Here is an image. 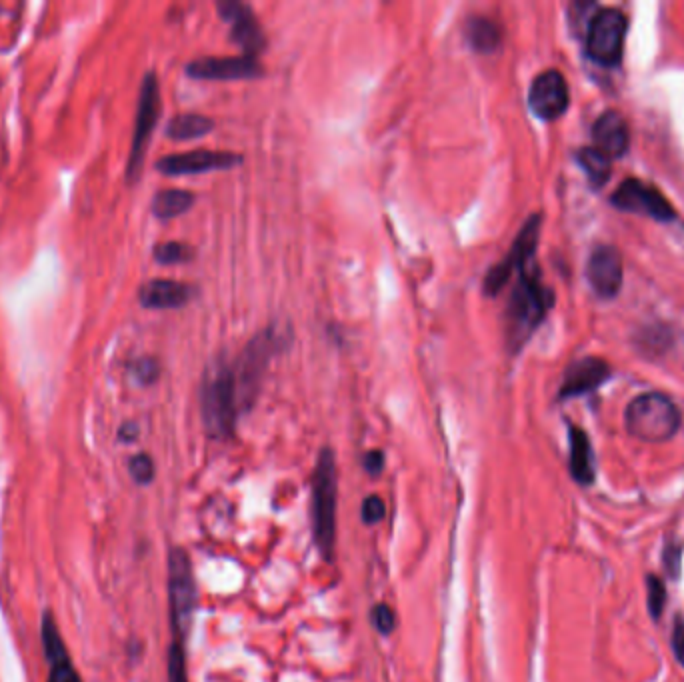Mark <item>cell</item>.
<instances>
[{
    "instance_id": "83f0119b",
    "label": "cell",
    "mask_w": 684,
    "mask_h": 682,
    "mask_svg": "<svg viewBox=\"0 0 684 682\" xmlns=\"http://www.w3.org/2000/svg\"><path fill=\"white\" fill-rule=\"evenodd\" d=\"M370 618H372V626L382 634L388 636L394 632L396 628V616L394 610L386 604V602H378L372 606L370 610Z\"/></svg>"
},
{
    "instance_id": "d4e9b609",
    "label": "cell",
    "mask_w": 684,
    "mask_h": 682,
    "mask_svg": "<svg viewBox=\"0 0 684 682\" xmlns=\"http://www.w3.org/2000/svg\"><path fill=\"white\" fill-rule=\"evenodd\" d=\"M194 256V248L184 242H162L154 246V258L160 264H180L188 262Z\"/></svg>"
},
{
    "instance_id": "ac0fdd59",
    "label": "cell",
    "mask_w": 684,
    "mask_h": 682,
    "mask_svg": "<svg viewBox=\"0 0 684 682\" xmlns=\"http://www.w3.org/2000/svg\"><path fill=\"white\" fill-rule=\"evenodd\" d=\"M194 296L192 286L176 282V280H166V278H154L148 280L140 286L138 290V300L144 308H180L190 302Z\"/></svg>"
},
{
    "instance_id": "cb8c5ba5",
    "label": "cell",
    "mask_w": 684,
    "mask_h": 682,
    "mask_svg": "<svg viewBox=\"0 0 684 682\" xmlns=\"http://www.w3.org/2000/svg\"><path fill=\"white\" fill-rule=\"evenodd\" d=\"M166 676H168V682H188L184 640L172 638L168 646V654H166Z\"/></svg>"
},
{
    "instance_id": "d6986e66",
    "label": "cell",
    "mask_w": 684,
    "mask_h": 682,
    "mask_svg": "<svg viewBox=\"0 0 684 682\" xmlns=\"http://www.w3.org/2000/svg\"><path fill=\"white\" fill-rule=\"evenodd\" d=\"M568 446H570L568 466H570L572 478L580 486H590L594 482V452H592V444L586 432L578 426H570Z\"/></svg>"
},
{
    "instance_id": "f546056e",
    "label": "cell",
    "mask_w": 684,
    "mask_h": 682,
    "mask_svg": "<svg viewBox=\"0 0 684 682\" xmlns=\"http://www.w3.org/2000/svg\"><path fill=\"white\" fill-rule=\"evenodd\" d=\"M386 516V504L378 494H370L362 500L360 518L364 524H376Z\"/></svg>"
},
{
    "instance_id": "44dd1931",
    "label": "cell",
    "mask_w": 684,
    "mask_h": 682,
    "mask_svg": "<svg viewBox=\"0 0 684 682\" xmlns=\"http://www.w3.org/2000/svg\"><path fill=\"white\" fill-rule=\"evenodd\" d=\"M214 128V120L198 114V112H184V114H176L174 118H170L168 126H166V134L174 140H194L200 136H206L208 132H212Z\"/></svg>"
},
{
    "instance_id": "3957f363",
    "label": "cell",
    "mask_w": 684,
    "mask_h": 682,
    "mask_svg": "<svg viewBox=\"0 0 684 682\" xmlns=\"http://www.w3.org/2000/svg\"><path fill=\"white\" fill-rule=\"evenodd\" d=\"M240 412L234 370L228 364L216 362L200 388V416L208 436L216 440L232 436Z\"/></svg>"
},
{
    "instance_id": "6da1fadb",
    "label": "cell",
    "mask_w": 684,
    "mask_h": 682,
    "mask_svg": "<svg viewBox=\"0 0 684 682\" xmlns=\"http://www.w3.org/2000/svg\"><path fill=\"white\" fill-rule=\"evenodd\" d=\"M552 306V292L542 284L534 262L518 272L508 306L504 312V332L510 352H518L544 320L546 310Z\"/></svg>"
},
{
    "instance_id": "8fae6325",
    "label": "cell",
    "mask_w": 684,
    "mask_h": 682,
    "mask_svg": "<svg viewBox=\"0 0 684 682\" xmlns=\"http://www.w3.org/2000/svg\"><path fill=\"white\" fill-rule=\"evenodd\" d=\"M568 84L558 70L540 72L528 90V106L540 120H556L568 108Z\"/></svg>"
},
{
    "instance_id": "484cf974",
    "label": "cell",
    "mask_w": 684,
    "mask_h": 682,
    "mask_svg": "<svg viewBox=\"0 0 684 682\" xmlns=\"http://www.w3.org/2000/svg\"><path fill=\"white\" fill-rule=\"evenodd\" d=\"M128 472L132 476V480L140 486H146L154 480L156 468H154V460L150 454L146 452H138L128 460Z\"/></svg>"
},
{
    "instance_id": "30bf717a",
    "label": "cell",
    "mask_w": 684,
    "mask_h": 682,
    "mask_svg": "<svg viewBox=\"0 0 684 682\" xmlns=\"http://www.w3.org/2000/svg\"><path fill=\"white\" fill-rule=\"evenodd\" d=\"M242 164V156L228 150H188L180 154L164 156L156 162V168L168 176H180V174H200L210 170H228Z\"/></svg>"
},
{
    "instance_id": "f1b7e54d",
    "label": "cell",
    "mask_w": 684,
    "mask_h": 682,
    "mask_svg": "<svg viewBox=\"0 0 684 682\" xmlns=\"http://www.w3.org/2000/svg\"><path fill=\"white\" fill-rule=\"evenodd\" d=\"M134 378L140 382V384H152L158 374H160V366L156 362V358L152 356H142V358H136L130 366Z\"/></svg>"
},
{
    "instance_id": "ffe728a7",
    "label": "cell",
    "mask_w": 684,
    "mask_h": 682,
    "mask_svg": "<svg viewBox=\"0 0 684 682\" xmlns=\"http://www.w3.org/2000/svg\"><path fill=\"white\" fill-rule=\"evenodd\" d=\"M464 38L474 52L490 54L498 50L502 42V30L496 20L482 14H474L468 16L464 22Z\"/></svg>"
},
{
    "instance_id": "4fadbf2b",
    "label": "cell",
    "mask_w": 684,
    "mask_h": 682,
    "mask_svg": "<svg viewBox=\"0 0 684 682\" xmlns=\"http://www.w3.org/2000/svg\"><path fill=\"white\" fill-rule=\"evenodd\" d=\"M216 6L220 16L230 24L232 40L244 50V56L256 58L264 50L266 40L252 8L238 0H220Z\"/></svg>"
},
{
    "instance_id": "7a4b0ae2",
    "label": "cell",
    "mask_w": 684,
    "mask_h": 682,
    "mask_svg": "<svg viewBox=\"0 0 684 682\" xmlns=\"http://www.w3.org/2000/svg\"><path fill=\"white\" fill-rule=\"evenodd\" d=\"M336 508L338 472L332 448L324 446L318 454L310 478V526L312 540L326 562L334 560L336 550Z\"/></svg>"
},
{
    "instance_id": "d6a6232c",
    "label": "cell",
    "mask_w": 684,
    "mask_h": 682,
    "mask_svg": "<svg viewBox=\"0 0 684 682\" xmlns=\"http://www.w3.org/2000/svg\"><path fill=\"white\" fill-rule=\"evenodd\" d=\"M384 462H386V458H384L382 450H368L362 458V466L368 474H380L384 468Z\"/></svg>"
},
{
    "instance_id": "9a60e30c",
    "label": "cell",
    "mask_w": 684,
    "mask_h": 682,
    "mask_svg": "<svg viewBox=\"0 0 684 682\" xmlns=\"http://www.w3.org/2000/svg\"><path fill=\"white\" fill-rule=\"evenodd\" d=\"M586 276L600 298H612L622 286V256L614 246H596L588 258Z\"/></svg>"
},
{
    "instance_id": "ba28073f",
    "label": "cell",
    "mask_w": 684,
    "mask_h": 682,
    "mask_svg": "<svg viewBox=\"0 0 684 682\" xmlns=\"http://www.w3.org/2000/svg\"><path fill=\"white\" fill-rule=\"evenodd\" d=\"M160 114V90H158V80L154 72H148L142 80L140 86V96H138V106H136V120H134V136H132V146L128 154V166H126V176L128 180H136L144 162L146 146L152 136V130L156 126Z\"/></svg>"
},
{
    "instance_id": "2e32d148",
    "label": "cell",
    "mask_w": 684,
    "mask_h": 682,
    "mask_svg": "<svg viewBox=\"0 0 684 682\" xmlns=\"http://www.w3.org/2000/svg\"><path fill=\"white\" fill-rule=\"evenodd\" d=\"M608 376H610V366L604 360L594 358V356L580 358L568 366L562 386H560V398L586 394L598 388Z\"/></svg>"
},
{
    "instance_id": "277c9868",
    "label": "cell",
    "mask_w": 684,
    "mask_h": 682,
    "mask_svg": "<svg viewBox=\"0 0 684 682\" xmlns=\"http://www.w3.org/2000/svg\"><path fill=\"white\" fill-rule=\"evenodd\" d=\"M624 424L628 434L642 442H666L680 426V412L668 396L646 392L626 406Z\"/></svg>"
},
{
    "instance_id": "7c38bea8",
    "label": "cell",
    "mask_w": 684,
    "mask_h": 682,
    "mask_svg": "<svg viewBox=\"0 0 684 682\" xmlns=\"http://www.w3.org/2000/svg\"><path fill=\"white\" fill-rule=\"evenodd\" d=\"M612 204L626 212H638L652 216L660 222H668L674 218L672 204L652 186H646L640 180L628 178L624 180L616 192L612 194Z\"/></svg>"
},
{
    "instance_id": "836d02e7",
    "label": "cell",
    "mask_w": 684,
    "mask_h": 682,
    "mask_svg": "<svg viewBox=\"0 0 684 682\" xmlns=\"http://www.w3.org/2000/svg\"><path fill=\"white\" fill-rule=\"evenodd\" d=\"M118 438L122 442H132L138 438V424L136 422H124L120 428H118Z\"/></svg>"
},
{
    "instance_id": "9c48e42d",
    "label": "cell",
    "mask_w": 684,
    "mask_h": 682,
    "mask_svg": "<svg viewBox=\"0 0 684 682\" xmlns=\"http://www.w3.org/2000/svg\"><path fill=\"white\" fill-rule=\"evenodd\" d=\"M538 236H540V216L534 214L530 216L522 230L518 232L516 240L512 242L508 254L494 264L488 274L484 276V294L488 296H496L510 280V276L514 272H520L524 266H528L532 262V256L536 252V244H538Z\"/></svg>"
},
{
    "instance_id": "52a82bcc",
    "label": "cell",
    "mask_w": 684,
    "mask_h": 682,
    "mask_svg": "<svg viewBox=\"0 0 684 682\" xmlns=\"http://www.w3.org/2000/svg\"><path fill=\"white\" fill-rule=\"evenodd\" d=\"M626 16L618 8H602L592 14L586 30V52L600 66H616L626 38Z\"/></svg>"
},
{
    "instance_id": "e0dca14e",
    "label": "cell",
    "mask_w": 684,
    "mask_h": 682,
    "mask_svg": "<svg viewBox=\"0 0 684 682\" xmlns=\"http://www.w3.org/2000/svg\"><path fill=\"white\" fill-rule=\"evenodd\" d=\"M594 148L606 154L610 160L622 156L628 150L630 132L626 120L616 110L602 112L592 126Z\"/></svg>"
},
{
    "instance_id": "603a6c76",
    "label": "cell",
    "mask_w": 684,
    "mask_h": 682,
    "mask_svg": "<svg viewBox=\"0 0 684 682\" xmlns=\"http://www.w3.org/2000/svg\"><path fill=\"white\" fill-rule=\"evenodd\" d=\"M576 160L594 186H602L608 180L612 160L606 154H602L598 148H594V146L580 148L576 152Z\"/></svg>"
},
{
    "instance_id": "1f68e13d",
    "label": "cell",
    "mask_w": 684,
    "mask_h": 682,
    "mask_svg": "<svg viewBox=\"0 0 684 682\" xmlns=\"http://www.w3.org/2000/svg\"><path fill=\"white\" fill-rule=\"evenodd\" d=\"M672 650L676 660L684 666V616L678 614L672 626Z\"/></svg>"
},
{
    "instance_id": "7402d4cb",
    "label": "cell",
    "mask_w": 684,
    "mask_h": 682,
    "mask_svg": "<svg viewBox=\"0 0 684 682\" xmlns=\"http://www.w3.org/2000/svg\"><path fill=\"white\" fill-rule=\"evenodd\" d=\"M194 200H196V196L192 192L180 190V188H170V190L156 192L150 208H152L154 216H158L160 220H170V218L184 214L194 204Z\"/></svg>"
},
{
    "instance_id": "5b68a950",
    "label": "cell",
    "mask_w": 684,
    "mask_h": 682,
    "mask_svg": "<svg viewBox=\"0 0 684 682\" xmlns=\"http://www.w3.org/2000/svg\"><path fill=\"white\" fill-rule=\"evenodd\" d=\"M198 604V590L192 562L184 548L172 546L168 552V614L172 638L186 640Z\"/></svg>"
},
{
    "instance_id": "8992f818",
    "label": "cell",
    "mask_w": 684,
    "mask_h": 682,
    "mask_svg": "<svg viewBox=\"0 0 684 682\" xmlns=\"http://www.w3.org/2000/svg\"><path fill=\"white\" fill-rule=\"evenodd\" d=\"M282 340H284V336L278 330L266 328L264 332L256 334L246 344L240 358L232 366L242 412L248 410L256 402L258 392H260V384H262V376H264L272 356L280 350Z\"/></svg>"
},
{
    "instance_id": "5bb4252c",
    "label": "cell",
    "mask_w": 684,
    "mask_h": 682,
    "mask_svg": "<svg viewBox=\"0 0 684 682\" xmlns=\"http://www.w3.org/2000/svg\"><path fill=\"white\" fill-rule=\"evenodd\" d=\"M186 74L198 80H238L256 78L262 68L252 56H206L188 62Z\"/></svg>"
},
{
    "instance_id": "4316f807",
    "label": "cell",
    "mask_w": 684,
    "mask_h": 682,
    "mask_svg": "<svg viewBox=\"0 0 684 682\" xmlns=\"http://www.w3.org/2000/svg\"><path fill=\"white\" fill-rule=\"evenodd\" d=\"M646 592H648V596H646V600H648V612H650V616H652L654 620H658L660 614H662L664 602H666V588H664L662 580H660L658 576L650 574V576L646 578Z\"/></svg>"
},
{
    "instance_id": "4dcf8cb0",
    "label": "cell",
    "mask_w": 684,
    "mask_h": 682,
    "mask_svg": "<svg viewBox=\"0 0 684 682\" xmlns=\"http://www.w3.org/2000/svg\"><path fill=\"white\" fill-rule=\"evenodd\" d=\"M680 560H682V544L670 540L664 548V566H666L668 574H672L674 578L680 572Z\"/></svg>"
}]
</instances>
